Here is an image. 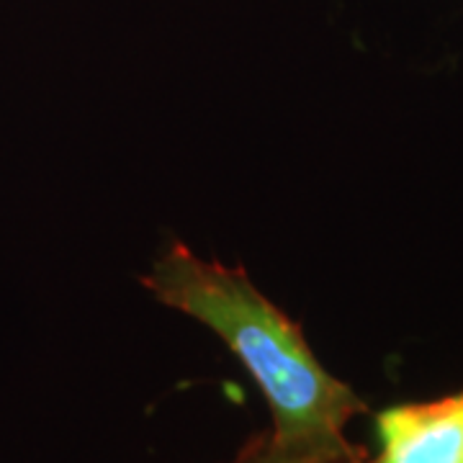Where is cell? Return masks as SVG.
<instances>
[{
    "mask_svg": "<svg viewBox=\"0 0 463 463\" xmlns=\"http://www.w3.org/2000/svg\"><path fill=\"white\" fill-rule=\"evenodd\" d=\"M152 297L201 322L230 347L270 410V440L298 458L361 463L347 422L365 412L361 397L319 364L304 332L260 294L242 268L203 260L173 242L145 276Z\"/></svg>",
    "mask_w": 463,
    "mask_h": 463,
    "instance_id": "obj_1",
    "label": "cell"
},
{
    "mask_svg": "<svg viewBox=\"0 0 463 463\" xmlns=\"http://www.w3.org/2000/svg\"><path fill=\"white\" fill-rule=\"evenodd\" d=\"M373 440L364 463H463V392L381 410Z\"/></svg>",
    "mask_w": 463,
    "mask_h": 463,
    "instance_id": "obj_2",
    "label": "cell"
},
{
    "mask_svg": "<svg viewBox=\"0 0 463 463\" xmlns=\"http://www.w3.org/2000/svg\"><path fill=\"white\" fill-rule=\"evenodd\" d=\"M224 463H325V461H309V458H298V456H294V453H286V450L276 446V443L270 440V435L263 430V432L250 435L248 440L237 448V453L232 456L230 461H224Z\"/></svg>",
    "mask_w": 463,
    "mask_h": 463,
    "instance_id": "obj_3",
    "label": "cell"
}]
</instances>
